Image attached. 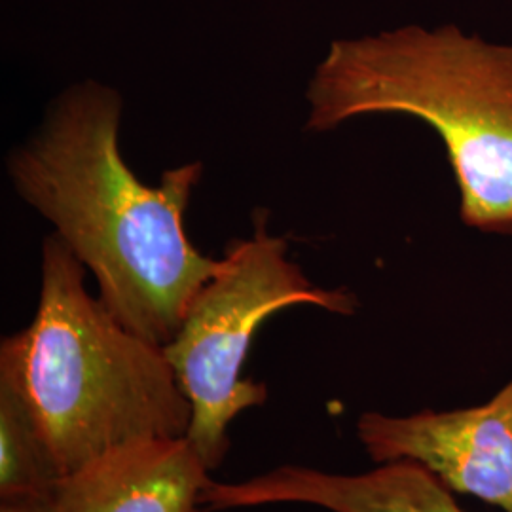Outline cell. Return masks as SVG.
I'll return each mask as SVG.
<instances>
[{"label":"cell","mask_w":512,"mask_h":512,"mask_svg":"<svg viewBox=\"0 0 512 512\" xmlns=\"http://www.w3.org/2000/svg\"><path fill=\"white\" fill-rule=\"evenodd\" d=\"M211 480L186 439L120 448L55 488V512H200Z\"/></svg>","instance_id":"7"},{"label":"cell","mask_w":512,"mask_h":512,"mask_svg":"<svg viewBox=\"0 0 512 512\" xmlns=\"http://www.w3.org/2000/svg\"><path fill=\"white\" fill-rule=\"evenodd\" d=\"M253 236L234 239L219 270L196 294L183 327L165 357L188 403L192 421L186 440L207 471L224 463L228 425L247 408L268 401V387L241 378L260 325L277 311L306 304L353 315L357 296L348 289H323L289 260V243L268 230V211L253 213Z\"/></svg>","instance_id":"4"},{"label":"cell","mask_w":512,"mask_h":512,"mask_svg":"<svg viewBox=\"0 0 512 512\" xmlns=\"http://www.w3.org/2000/svg\"><path fill=\"white\" fill-rule=\"evenodd\" d=\"M59 236L42 243L37 311L2 338L0 382L27 401L59 475L154 440L186 439L192 406L164 348L126 329Z\"/></svg>","instance_id":"2"},{"label":"cell","mask_w":512,"mask_h":512,"mask_svg":"<svg viewBox=\"0 0 512 512\" xmlns=\"http://www.w3.org/2000/svg\"><path fill=\"white\" fill-rule=\"evenodd\" d=\"M122 97L101 82L57 95L40 128L8 156L19 198L95 277L99 300L126 327L165 348L219 260L200 253L184 211L202 162L167 169L143 184L120 152Z\"/></svg>","instance_id":"1"},{"label":"cell","mask_w":512,"mask_h":512,"mask_svg":"<svg viewBox=\"0 0 512 512\" xmlns=\"http://www.w3.org/2000/svg\"><path fill=\"white\" fill-rule=\"evenodd\" d=\"M357 439L374 463L412 459L458 494L512 512V382L490 403L395 418L365 412Z\"/></svg>","instance_id":"5"},{"label":"cell","mask_w":512,"mask_h":512,"mask_svg":"<svg viewBox=\"0 0 512 512\" xmlns=\"http://www.w3.org/2000/svg\"><path fill=\"white\" fill-rule=\"evenodd\" d=\"M308 131L365 114L416 116L439 133L461 192V220L512 236V46L456 25L338 40L308 90Z\"/></svg>","instance_id":"3"},{"label":"cell","mask_w":512,"mask_h":512,"mask_svg":"<svg viewBox=\"0 0 512 512\" xmlns=\"http://www.w3.org/2000/svg\"><path fill=\"white\" fill-rule=\"evenodd\" d=\"M61 478L29 404L0 382V499L52 494Z\"/></svg>","instance_id":"8"},{"label":"cell","mask_w":512,"mask_h":512,"mask_svg":"<svg viewBox=\"0 0 512 512\" xmlns=\"http://www.w3.org/2000/svg\"><path fill=\"white\" fill-rule=\"evenodd\" d=\"M0 512H55V492L0 499Z\"/></svg>","instance_id":"9"},{"label":"cell","mask_w":512,"mask_h":512,"mask_svg":"<svg viewBox=\"0 0 512 512\" xmlns=\"http://www.w3.org/2000/svg\"><path fill=\"white\" fill-rule=\"evenodd\" d=\"M302 503L330 512H465L452 490L412 459L380 463L363 475L281 465L243 482H207L202 511Z\"/></svg>","instance_id":"6"}]
</instances>
